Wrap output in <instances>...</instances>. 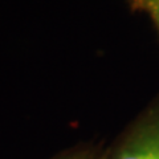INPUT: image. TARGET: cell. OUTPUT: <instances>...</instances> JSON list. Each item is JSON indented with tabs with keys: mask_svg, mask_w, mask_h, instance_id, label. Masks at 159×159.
<instances>
[{
	"mask_svg": "<svg viewBox=\"0 0 159 159\" xmlns=\"http://www.w3.org/2000/svg\"><path fill=\"white\" fill-rule=\"evenodd\" d=\"M103 159H159V94L106 146Z\"/></svg>",
	"mask_w": 159,
	"mask_h": 159,
	"instance_id": "cell-1",
	"label": "cell"
},
{
	"mask_svg": "<svg viewBox=\"0 0 159 159\" xmlns=\"http://www.w3.org/2000/svg\"><path fill=\"white\" fill-rule=\"evenodd\" d=\"M135 12L146 13L159 33V0H126Z\"/></svg>",
	"mask_w": 159,
	"mask_h": 159,
	"instance_id": "cell-3",
	"label": "cell"
},
{
	"mask_svg": "<svg viewBox=\"0 0 159 159\" xmlns=\"http://www.w3.org/2000/svg\"><path fill=\"white\" fill-rule=\"evenodd\" d=\"M106 145L96 142H82L66 147L47 159H103Z\"/></svg>",
	"mask_w": 159,
	"mask_h": 159,
	"instance_id": "cell-2",
	"label": "cell"
}]
</instances>
